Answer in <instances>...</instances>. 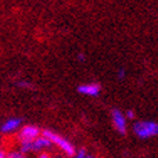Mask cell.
Masks as SVG:
<instances>
[{
  "label": "cell",
  "instance_id": "6da1fadb",
  "mask_svg": "<svg viewBox=\"0 0 158 158\" xmlns=\"http://www.w3.org/2000/svg\"><path fill=\"white\" fill-rule=\"evenodd\" d=\"M43 136L48 139L52 144H55L62 152H64L67 156H69V157L75 156L76 149L66 138H63V136L58 135V134H55V132H53L50 130H44L43 131Z\"/></svg>",
  "mask_w": 158,
  "mask_h": 158
},
{
  "label": "cell",
  "instance_id": "7a4b0ae2",
  "mask_svg": "<svg viewBox=\"0 0 158 158\" xmlns=\"http://www.w3.org/2000/svg\"><path fill=\"white\" fill-rule=\"evenodd\" d=\"M132 130L140 139H148L158 135V123L154 121H138L134 123Z\"/></svg>",
  "mask_w": 158,
  "mask_h": 158
},
{
  "label": "cell",
  "instance_id": "3957f363",
  "mask_svg": "<svg viewBox=\"0 0 158 158\" xmlns=\"http://www.w3.org/2000/svg\"><path fill=\"white\" fill-rule=\"evenodd\" d=\"M52 145L50 141L44 138V136H39L37 139L32 140V141H27V143H21L19 147V151L22 153H27V152H36V151H40V149L44 148H49Z\"/></svg>",
  "mask_w": 158,
  "mask_h": 158
},
{
  "label": "cell",
  "instance_id": "277c9868",
  "mask_svg": "<svg viewBox=\"0 0 158 158\" xmlns=\"http://www.w3.org/2000/svg\"><path fill=\"white\" fill-rule=\"evenodd\" d=\"M40 129L35 125H26L19 130L18 132V140L21 143H27V141H32L40 136Z\"/></svg>",
  "mask_w": 158,
  "mask_h": 158
},
{
  "label": "cell",
  "instance_id": "5b68a950",
  "mask_svg": "<svg viewBox=\"0 0 158 158\" xmlns=\"http://www.w3.org/2000/svg\"><path fill=\"white\" fill-rule=\"evenodd\" d=\"M112 122H113L114 129L120 134L125 135L126 130H127L126 129V117L120 109H113L112 110Z\"/></svg>",
  "mask_w": 158,
  "mask_h": 158
},
{
  "label": "cell",
  "instance_id": "8992f818",
  "mask_svg": "<svg viewBox=\"0 0 158 158\" xmlns=\"http://www.w3.org/2000/svg\"><path fill=\"white\" fill-rule=\"evenodd\" d=\"M100 85L97 82H89V84H81L77 86V91L82 94V95L88 97H98L100 94Z\"/></svg>",
  "mask_w": 158,
  "mask_h": 158
},
{
  "label": "cell",
  "instance_id": "52a82bcc",
  "mask_svg": "<svg viewBox=\"0 0 158 158\" xmlns=\"http://www.w3.org/2000/svg\"><path fill=\"white\" fill-rule=\"evenodd\" d=\"M22 123V118L19 117H12V118H8L5 122H3L0 125V131L8 134V132H13L17 130Z\"/></svg>",
  "mask_w": 158,
  "mask_h": 158
},
{
  "label": "cell",
  "instance_id": "ba28073f",
  "mask_svg": "<svg viewBox=\"0 0 158 158\" xmlns=\"http://www.w3.org/2000/svg\"><path fill=\"white\" fill-rule=\"evenodd\" d=\"M9 158H27L25 153H22L21 151H13V152H9L8 153Z\"/></svg>",
  "mask_w": 158,
  "mask_h": 158
},
{
  "label": "cell",
  "instance_id": "9c48e42d",
  "mask_svg": "<svg viewBox=\"0 0 158 158\" xmlns=\"http://www.w3.org/2000/svg\"><path fill=\"white\" fill-rule=\"evenodd\" d=\"M17 86H19V88H25V89H34V85L27 82V81H18Z\"/></svg>",
  "mask_w": 158,
  "mask_h": 158
},
{
  "label": "cell",
  "instance_id": "30bf717a",
  "mask_svg": "<svg viewBox=\"0 0 158 158\" xmlns=\"http://www.w3.org/2000/svg\"><path fill=\"white\" fill-rule=\"evenodd\" d=\"M125 77H126V69L125 68H120L117 71V78L118 80H123Z\"/></svg>",
  "mask_w": 158,
  "mask_h": 158
},
{
  "label": "cell",
  "instance_id": "8fae6325",
  "mask_svg": "<svg viewBox=\"0 0 158 158\" xmlns=\"http://www.w3.org/2000/svg\"><path fill=\"white\" fill-rule=\"evenodd\" d=\"M75 158H86L85 149H78V151L75 153Z\"/></svg>",
  "mask_w": 158,
  "mask_h": 158
},
{
  "label": "cell",
  "instance_id": "7c38bea8",
  "mask_svg": "<svg viewBox=\"0 0 158 158\" xmlns=\"http://www.w3.org/2000/svg\"><path fill=\"white\" fill-rule=\"evenodd\" d=\"M126 118H130V120H132L134 117H135V114H134V112L132 110H127V112H126V116H125Z\"/></svg>",
  "mask_w": 158,
  "mask_h": 158
},
{
  "label": "cell",
  "instance_id": "4fadbf2b",
  "mask_svg": "<svg viewBox=\"0 0 158 158\" xmlns=\"http://www.w3.org/2000/svg\"><path fill=\"white\" fill-rule=\"evenodd\" d=\"M0 158H9V156H8V153L4 149H0Z\"/></svg>",
  "mask_w": 158,
  "mask_h": 158
},
{
  "label": "cell",
  "instance_id": "5bb4252c",
  "mask_svg": "<svg viewBox=\"0 0 158 158\" xmlns=\"http://www.w3.org/2000/svg\"><path fill=\"white\" fill-rule=\"evenodd\" d=\"M77 59L80 60V62H82V60H85V59H86V55H85V54H82V53H80V54L77 55Z\"/></svg>",
  "mask_w": 158,
  "mask_h": 158
},
{
  "label": "cell",
  "instance_id": "9a60e30c",
  "mask_svg": "<svg viewBox=\"0 0 158 158\" xmlns=\"http://www.w3.org/2000/svg\"><path fill=\"white\" fill-rule=\"evenodd\" d=\"M37 158H49V156H48V154H44V153H43V154H40V156H39Z\"/></svg>",
  "mask_w": 158,
  "mask_h": 158
},
{
  "label": "cell",
  "instance_id": "2e32d148",
  "mask_svg": "<svg viewBox=\"0 0 158 158\" xmlns=\"http://www.w3.org/2000/svg\"><path fill=\"white\" fill-rule=\"evenodd\" d=\"M86 158H94V157H91V156H86Z\"/></svg>",
  "mask_w": 158,
  "mask_h": 158
}]
</instances>
